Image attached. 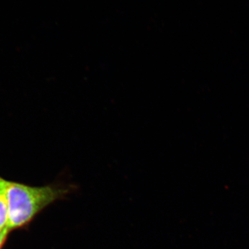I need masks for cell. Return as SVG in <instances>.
Masks as SVG:
<instances>
[{"instance_id": "3957f363", "label": "cell", "mask_w": 249, "mask_h": 249, "mask_svg": "<svg viewBox=\"0 0 249 249\" xmlns=\"http://www.w3.org/2000/svg\"><path fill=\"white\" fill-rule=\"evenodd\" d=\"M9 232L10 231L7 229L0 230V249H2L4 247Z\"/></svg>"}, {"instance_id": "7a4b0ae2", "label": "cell", "mask_w": 249, "mask_h": 249, "mask_svg": "<svg viewBox=\"0 0 249 249\" xmlns=\"http://www.w3.org/2000/svg\"><path fill=\"white\" fill-rule=\"evenodd\" d=\"M7 181L8 180L4 179L0 177V230L7 229L8 202L7 197H6Z\"/></svg>"}, {"instance_id": "6da1fadb", "label": "cell", "mask_w": 249, "mask_h": 249, "mask_svg": "<svg viewBox=\"0 0 249 249\" xmlns=\"http://www.w3.org/2000/svg\"><path fill=\"white\" fill-rule=\"evenodd\" d=\"M76 190L73 185L53 183L31 186L7 181V229L9 231L26 227L49 205L66 199Z\"/></svg>"}]
</instances>
